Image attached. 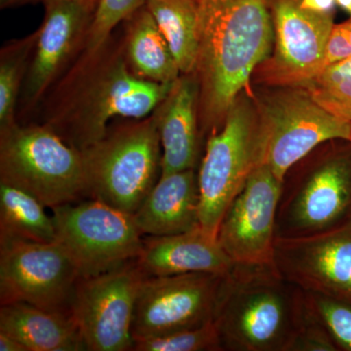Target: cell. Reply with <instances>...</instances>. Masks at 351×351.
Wrapping results in <instances>:
<instances>
[{"mask_svg":"<svg viewBox=\"0 0 351 351\" xmlns=\"http://www.w3.org/2000/svg\"><path fill=\"white\" fill-rule=\"evenodd\" d=\"M201 45L196 76L201 135L223 126L228 110L271 53L267 0H198Z\"/></svg>","mask_w":351,"mask_h":351,"instance_id":"cell-1","label":"cell"},{"mask_svg":"<svg viewBox=\"0 0 351 351\" xmlns=\"http://www.w3.org/2000/svg\"><path fill=\"white\" fill-rule=\"evenodd\" d=\"M306 311L304 291L274 263L234 265L223 279L213 321L223 350L288 351Z\"/></svg>","mask_w":351,"mask_h":351,"instance_id":"cell-2","label":"cell"},{"mask_svg":"<svg viewBox=\"0 0 351 351\" xmlns=\"http://www.w3.org/2000/svg\"><path fill=\"white\" fill-rule=\"evenodd\" d=\"M87 55L93 59V71L71 97L66 112L48 125L80 152L100 141L115 117H151L176 82H152L136 75L127 63L123 46L108 56L106 45Z\"/></svg>","mask_w":351,"mask_h":351,"instance_id":"cell-3","label":"cell"},{"mask_svg":"<svg viewBox=\"0 0 351 351\" xmlns=\"http://www.w3.org/2000/svg\"><path fill=\"white\" fill-rule=\"evenodd\" d=\"M88 197L134 215L161 176L160 138L154 115L108 128L82 151Z\"/></svg>","mask_w":351,"mask_h":351,"instance_id":"cell-4","label":"cell"},{"mask_svg":"<svg viewBox=\"0 0 351 351\" xmlns=\"http://www.w3.org/2000/svg\"><path fill=\"white\" fill-rule=\"evenodd\" d=\"M0 182L51 209L88 197L82 152L48 125L15 123L0 131Z\"/></svg>","mask_w":351,"mask_h":351,"instance_id":"cell-5","label":"cell"},{"mask_svg":"<svg viewBox=\"0 0 351 351\" xmlns=\"http://www.w3.org/2000/svg\"><path fill=\"white\" fill-rule=\"evenodd\" d=\"M262 165V141L253 94L244 91L233 101L223 126L208 136L198 170L200 228L217 237L230 203L252 172Z\"/></svg>","mask_w":351,"mask_h":351,"instance_id":"cell-6","label":"cell"},{"mask_svg":"<svg viewBox=\"0 0 351 351\" xmlns=\"http://www.w3.org/2000/svg\"><path fill=\"white\" fill-rule=\"evenodd\" d=\"M253 98L257 108L262 164L282 182L289 171L332 141H351V122L328 112L304 87H267Z\"/></svg>","mask_w":351,"mask_h":351,"instance_id":"cell-7","label":"cell"},{"mask_svg":"<svg viewBox=\"0 0 351 351\" xmlns=\"http://www.w3.org/2000/svg\"><path fill=\"white\" fill-rule=\"evenodd\" d=\"M351 214V149H329L294 179L284 180L276 237L295 239L348 223Z\"/></svg>","mask_w":351,"mask_h":351,"instance_id":"cell-8","label":"cell"},{"mask_svg":"<svg viewBox=\"0 0 351 351\" xmlns=\"http://www.w3.org/2000/svg\"><path fill=\"white\" fill-rule=\"evenodd\" d=\"M56 241L80 272V277L98 276L136 260L143 234L133 215L93 199L53 208Z\"/></svg>","mask_w":351,"mask_h":351,"instance_id":"cell-9","label":"cell"},{"mask_svg":"<svg viewBox=\"0 0 351 351\" xmlns=\"http://www.w3.org/2000/svg\"><path fill=\"white\" fill-rule=\"evenodd\" d=\"M145 277L137 260L98 276L80 277L71 314L86 350L132 351L134 313Z\"/></svg>","mask_w":351,"mask_h":351,"instance_id":"cell-10","label":"cell"},{"mask_svg":"<svg viewBox=\"0 0 351 351\" xmlns=\"http://www.w3.org/2000/svg\"><path fill=\"white\" fill-rule=\"evenodd\" d=\"M272 25L271 53L252 82L263 87H304L325 68L334 13L306 10L300 0H267Z\"/></svg>","mask_w":351,"mask_h":351,"instance_id":"cell-11","label":"cell"},{"mask_svg":"<svg viewBox=\"0 0 351 351\" xmlns=\"http://www.w3.org/2000/svg\"><path fill=\"white\" fill-rule=\"evenodd\" d=\"M80 272L57 241L0 243V304L25 302L71 313Z\"/></svg>","mask_w":351,"mask_h":351,"instance_id":"cell-12","label":"cell"},{"mask_svg":"<svg viewBox=\"0 0 351 351\" xmlns=\"http://www.w3.org/2000/svg\"><path fill=\"white\" fill-rule=\"evenodd\" d=\"M226 276L188 274L145 277L134 313V341L212 322Z\"/></svg>","mask_w":351,"mask_h":351,"instance_id":"cell-13","label":"cell"},{"mask_svg":"<svg viewBox=\"0 0 351 351\" xmlns=\"http://www.w3.org/2000/svg\"><path fill=\"white\" fill-rule=\"evenodd\" d=\"M282 191L265 164L252 172L219 223L217 239L234 265L274 263L276 215Z\"/></svg>","mask_w":351,"mask_h":351,"instance_id":"cell-14","label":"cell"},{"mask_svg":"<svg viewBox=\"0 0 351 351\" xmlns=\"http://www.w3.org/2000/svg\"><path fill=\"white\" fill-rule=\"evenodd\" d=\"M274 265L302 290L351 304V219L307 237H276Z\"/></svg>","mask_w":351,"mask_h":351,"instance_id":"cell-15","label":"cell"},{"mask_svg":"<svg viewBox=\"0 0 351 351\" xmlns=\"http://www.w3.org/2000/svg\"><path fill=\"white\" fill-rule=\"evenodd\" d=\"M43 25L36 32L24 82L27 105L36 103L76 51L84 45L93 14L73 0H45Z\"/></svg>","mask_w":351,"mask_h":351,"instance_id":"cell-16","label":"cell"},{"mask_svg":"<svg viewBox=\"0 0 351 351\" xmlns=\"http://www.w3.org/2000/svg\"><path fill=\"white\" fill-rule=\"evenodd\" d=\"M198 98L196 73L182 75L152 113L162 149L161 175L195 169L201 135Z\"/></svg>","mask_w":351,"mask_h":351,"instance_id":"cell-17","label":"cell"},{"mask_svg":"<svg viewBox=\"0 0 351 351\" xmlns=\"http://www.w3.org/2000/svg\"><path fill=\"white\" fill-rule=\"evenodd\" d=\"M136 260L147 276L188 274L223 276L234 265L218 239L200 226L179 234L145 237L143 239L142 251Z\"/></svg>","mask_w":351,"mask_h":351,"instance_id":"cell-18","label":"cell"},{"mask_svg":"<svg viewBox=\"0 0 351 351\" xmlns=\"http://www.w3.org/2000/svg\"><path fill=\"white\" fill-rule=\"evenodd\" d=\"M147 237L188 232L200 226V195L195 169L161 175L133 215Z\"/></svg>","mask_w":351,"mask_h":351,"instance_id":"cell-19","label":"cell"},{"mask_svg":"<svg viewBox=\"0 0 351 351\" xmlns=\"http://www.w3.org/2000/svg\"><path fill=\"white\" fill-rule=\"evenodd\" d=\"M0 331L17 339L29 351L86 350L71 313L25 302L1 304Z\"/></svg>","mask_w":351,"mask_h":351,"instance_id":"cell-20","label":"cell"},{"mask_svg":"<svg viewBox=\"0 0 351 351\" xmlns=\"http://www.w3.org/2000/svg\"><path fill=\"white\" fill-rule=\"evenodd\" d=\"M126 21L123 50L133 73L149 82L174 83L182 75L181 71L145 4Z\"/></svg>","mask_w":351,"mask_h":351,"instance_id":"cell-21","label":"cell"},{"mask_svg":"<svg viewBox=\"0 0 351 351\" xmlns=\"http://www.w3.org/2000/svg\"><path fill=\"white\" fill-rule=\"evenodd\" d=\"M145 6L167 41L182 75L195 73L201 45L198 0H145Z\"/></svg>","mask_w":351,"mask_h":351,"instance_id":"cell-22","label":"cell"},{"mask_svg":"<svg viewBox=\"0 0 351 351\" xmlns=\"http://www.w3.org/2000/svg\"><path fill=\"white\" fill-rule=\"evenodd\" d=\"M45 205L31 193L0 182V243L56 241V228Z\"/></svg>","mask_w":351,"mask_h":351,"instance_id":"cell-23","label":"cell"},{"mask_svg":"<svg viewBox=\"0 0 351 351\" xmlns=\"http://www.w3.org/2000/svg\"><path fill=\"white\" fill-rule=\"evenodd\" d=\"M36 32L25 39L14 41L1 50L0 56V131L15 121L16 107L21 85L29 69Z\"/></svg>","mask_w":351,"mask_h":351,"instance_id":"cell-24","label":"cell"},{"mask_svg":"<svg viewBox=\"0 0 351 351\" xmlns=\"http://www.w3.org/2000/svg\"><path fill=\"white\" fill-rule=\"evenodd\" d=\"M304 87L328 112L351 122V57L325 66Z\"/></svg>","mask_w":351,"mask_h":351,"instance_id":"cell-25","label":"cell"},{"mask_svg":"<svg viewBox=\"0 0 351 351\" xmlns=\"http://www.w3.org/2000/svg\"><path fill=\"white\" fill-rule=\"evenodd\" d=\"M304 292L311 315L330 335L339 350L351 351L350 302L318 293Z\"/></svg>","mask_w":351,"mask_h":351,"instance_id":"cell-26","label":"cell"},{"mask_svg":"<svg viewBox=\"0 0 351 351\" xmlns=\"http://www.w3.org/2000/svg\"><path fill=\"white\" fill-rule=\"evenodd\" d=\"M132 351H223L214 321L200 327L182 330L134 341Z\"/></svg>","mask_w":351,"mask_h":351,"instance_id":"cell-27","label":"cell"},{"mask_svg":"<svg viewBox=\"0 0 351 351\" xmlns=\"http://www.w3.org/2000/svg\"><path fill=\"white\" fill-rule=\"evenodd\" d=\"M145 4V0H101L88 29L85 53L98 52L108 43L113 29Z\"/></svg>","mask_w":351,"mask_h":351,"instance_id":"cell-28","label":"cell"},{"mask_svg":"<svg viewBox=\"0 0 351 351\" xmlns=\"http://www.w3.org/2000/svg\"><path fill=\"white\" fill-rule=\"evenodd\" d=\"M306 297V295H304ZM307 306V304H306ZM338 346L330 335L314 319L308 306L288 351H337Z\"/></svg>","mask_w":351,"mask_h":351,"instance_id":"cell-29","label":"cell"},{"mask_svg":"<svg viewBox=\"0 0 351 351\" xmlns=\"http://www.w3.org/2000/svg\"><path fill=\"white\" fill-rule=\"evenodd\" d=\"M351 57V15L348 20L332 27L326 48L325 66Z\"/></svg>","mask_w":351,"mask_h":351,"instance_id":"cell-30","label":"cell"},{"mask_svg":"<svg viewBox=\"0 0 351 351\" xmlns=\"http://www.w3.org/2000/svg\"><path fill=\"white\" fill-rule=\"evenodd\" d=\"M306 10L316 13H334L336 0H300Z\"/></svg>","mask_w":351,"mask_h":351,"instance_id":"cell-31","label":"cell"},{"mask_svg":"<svg viewBox=\"0 0 351 351\" xmlns=\"http://www.w3.org/2000/svg\"><path fill=\"white\" fill-rule=\"evenodd\" d=\"M0 350L1 351H29L17 339L0 331Z\"/></svg>","mask_w":351,"mask_h":351,"instance_id":"cell-32","label":"cell"},{"mask_svg":"<svg viewBox=\"0 0 351 351\" xmlns=\"http://www.w3.org/2000/svg\"><path fill=\"white\" fill-rule=\"evenodd\" d=\"M45 0H0V7L2 9L9 8V7H16L25 5V4L38 3V2H43Z\"/></svg>","mask_w":351,"mask_h":351,"instance_id":"cell-33","label":"cell"},{"mask_svg":"<svg viewBox=\"0 0 351 351\" xmlns=\"http://www.w3.org/2000/svg\"><path fill=\"white\" fill-rule=\"evenodd\" d=\"M76 3L80 4L82 7H84L87 11H89L90 13L93 14L95 11L98 8L99 3H100L101 0H73Z\"/></svg>","mask_w":351,"mask_h":351,"instance_id":"cell-34","label":"cell"},{"mask_svg":"<svg viewBox=\"0 0 351 351\" xmlns=\"http://www.w3.org/2000/svg\"><path fill=\"white\" fill-rule=\"evenodd\" d=\"M336 3L351 15V0H336Z\"/></svg>","mask_w":351,"mask_h":351,"instance_id":"cell-35","label":"cell"},{"mask_svg":"<svg viewBox=\"0 0 351 351\" xmlns=\"http://www.w3.org/2000/svg\"><path fill=\"white\" fill-rule=\"evenodd\" d=\"M350 143H351V141H350Z\"/></svg>","mask_w":351,"mask_h":351,"instance_id":"cell-36","label":"cell"}]
</instances>
